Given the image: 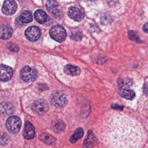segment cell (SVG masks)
I'll list each match as a JSON object with an SVG mask.
<instances>
[{"label":"cell","mask_w":148,"mask_h":148,"mask_svg":"<svg viewBox=\"0 0 148 148\" xmlns=\"http://www.w3.org/2000/svg\"><path fill=\"white\" fill-rule=\"evenodd\" d=\"M7 47L10 50H11L12 51H14V52H17L19 50L18 46H17L16 45L12 43H8L7 45Z\"/></svg>","instance_id":"obj_26"},{"label":"cell","mask_w":148,"mask_h":148,"mask_svg":"<svg viewBox=\"0 0 148 148\" xmlns=\"http://www.w3.org/2000/svg\"><path fill=\"white\" fill-rule=\"evenodd\" d=\"M82 33L80 29H74L71 35V38L76 40H79L82 39Z\"/></svg>","instance_id":"obj_23"},{"label":"cell","mask_w":148,"mask_h":148,"mask_svg":"<svg viewBox=\"0 0 148 148\" xmlns=\"http://www.w3.org/2000/svg\"><path fill=\"white\" fill-rule=\"evenodd\" d=\"M65 125L63 122H62L61 121H58L55 122L54 124H53V128L55 132H60L64 130V129L65 128Z\"/></svg>","instance_id":"obj_22"},{"label":"cell","mask_w":148,"mask_h":148,"mask_svg":"<svg viewBox=\"0 0 148 148\" xmlns=\"http://www.w3.org/2000/svg\"><path fill=\"white\" fill-rule=\"evenodd\" d=\"M47 9L51 13L53 16L57 18H61L62 16V13L59 9L58 3L55 0H47L46 3Z\"/></svg>","instance_id":"obj_8"},{"label":"cell","mask_w":148,"mask_h":148,"mask_svg":"<svg viewBox=\"0 0 148 148\" xmlns=\"http://www.w3.org/2000/svg\"><path fill=\"white\" fill-rule=\"evenodd\" d=\"M111 21V17L107 13L102 14L101 16V22L103 25H106Z\"/></svg>","instance_id":"obj_24"},{"label":"cell","mask_w":148,"mask_h":148,"mask_svg":"<svg viewBox=\"0 0 148 148\" xmlns=\"http://www.w3.org/2000/svg\"><path fill=\"white\" fill-rule=\"evenodd\" d=\"M18 18L21 23H28L32 21V16L29 12L25 10L21 13Z\"/></svg>","instance_id":"obj_20"},{"label":"cell","mask_w":148,"mask_h":148,"mask_svg":"<svg viewBox=\"0 0 148 148\" xmlns=\"http://www.w3.org/2000/svg\"><path fill=\"white\" fill-rule=\"evenodd\" d=\"M87 138L84 142V147H92L96 144V138L93 134V133L90 131L87 134Z\"/></svg>","instance_id":"obj_18"},{"label":"cell","mask_w":148,"mask_h":148,"mask_svg":"<svg viewBox=\"0 0 148 148\" xmlns=\"http://www.w3.org/2000/svg\"><path fill=\"white\" fill-rule=\"evenodd\" d=\"M1 80L6 82L9 80L13 76V71L12 68L4 64L1 65Z\"/></svg>","instance_id":"obj_12"},{"label":"cell","mask_w":148,"mask_h":148,"mask_svg":"<svg viewBox=\"0 0 148 148\" xmlns=\"http://www.w3.org/2000/svg\"><path fill=\"white\" fill-rule=\"evenodd\" d=\"M32 108L38 114L43 115L48 111L49 105L45 100L39 99L34 102L32 105Z\"/></svg>","instance_id":"obj_5"},{"label":"cell","mask_w":148,"mask_h":148,"mask_svg":"<svg viewBox=\"0 0 148 148\" xmlns=\"http://www.w3.org/2000/svg\"><path fill=\"white\" fill-rule=\"evenodd\" d=\"M13 34L12 28L7 24L1 25V38L2 39L7 40L9 39Z\"/></svg>","instance_id":"obj_14"},{"label":"cell","mask_w":148,"mask_h":148,"mask_svg":"<svg viewBox=\"0 0 148 148\" xmlns=\"http://www.w3.org/2000/svg\"><path fill=\"white\" fill-rule=\"evenodd\" d=\"M50 101L54 106L60 107L64 106L67 102L66 95L61 91H55L51 94Z\"/></svg>","instance_id":"obj_4"},{"label":"cell","mask_w":148,"mask_h":148,"mask_svg":"<svg viewBox=\"0 0 148 148\" xmlns=\"http://www.w3.org/2000/svg\"><path fill=\"white\" fill-rule=\"evenodd\" d=\"M63 72L69 77H78L81 75V69L77 66L66 64L63 67Z\"/></svg>","instance_id":"obj_9"},{"label":"cell","mask_w":148,"mask_h":148,"mask_svg":"<svg viewBox=\"0 0 148 148\" xmlns=\"http://www.w3.org/2000/svg\"><path fill=\"white\" fill-rule=\"evenodd\" d=\"M39 139L47 145H52L56 142V138L48 133H42L39 135Z\"/></svg>","instance_id":"obj_19"},{"label":"cell","mask_w":148,"mask_h":148,"mask_svg":"<svg viewBox=\"0 0 148 148\" xmlns=\"http://www.w3.org/2000/svg\"><path fill=\"white\" fill-rule=\"evenodd\" d=\"M50 35L52 39L58 42L64 41L66 37L65 29L60 25L53 26L50 30Z\"/></svg>","instance_id":"obj_2"},{"label":"cell","mask_w":148,"mask_h":148,"mask_svg":"<svg viewBox=\"0 0 148 148\" xmlns=\"http://www.w3.org/2000/svg\"><path fill=\"white\" fill-rule=\"evenodd\" d=\"M143 91L146 95H148V83L145 84L143 86Z\"/></svg>","instance_id":"obj_27"},{"label":"cell","mask_w":148,"mask_h":148,"mask_svg":"<svg viewBox=\"0 0 148 148\" xmlns=\"http://www.w3.org/2000/svg\"><path fill=\"white\" fill-rule=\"evenodd\" d=\"M101 137L107 146L113 147H140L145 138L141 125L121 113H113L106 120Z\"/></svg>","instance_id":"obj_1"},{"label":"cell","mask_w":148,"mask_h":148,"mask_svg":"<svg viewBox=\"0 0 148 148\" xmlns=\"http://www.w3.org/2000/svg\"><path fill=\"white\" fill-rule=\"evenodd\" d=\"M17 9V4L14 0H6L3 4L2 11L7 16L13 14Z\"/></svg>","instance_id":"obj_11"},{"label":"cell","mask_w":148,"mask_h":148,"mask_svg":"<svg viewBox=\"0 0 148 148\" xmlns=\"http://www.w3.org/2000/svg\"><path fill=\"white\" fill-rule=\"evenodd\" d=\"M143 31H144L145 32L148 33V22L144 24V25H143Z\"/></svg>","instance_id":"obj_28"},{"label":"cell","mask_w":148,"mask_h":148,"mask_svg":"<svg viewBox=\"0 0 148 148\" xmlns=\"http://www.w3.org/2000/svg\"><path fill=\"white\" fill-rule=\"evenodd\" d=\"M119 94L121 97L130 100L132 99L135 95V92L128 88H120Z\"/></svg>","instance_id":"obj_17"},{"label":"cell","mask_w":148,"mask_h":148,"mask_svg":"<svg viewBox=\"0 0 148 148\" xmlns=\"http://www.w3.org/2000/svg\"><path fill=\"white\" fill-rule=\"evenodd\" d=\"M6 127L10 132L12 134H16L21 128V121L17 116H10L6 121Z\"/></svg>","instance_id":"obj_3"},{"label":"cell","mask_w":148,"mask_h":148,"mask_svg":"<svg viewBox=\"0 0 148 148\" xmlns=\"http://www.w3.org/2000/svg\"><path fill=\"white\" fill-rule=\"evenodd\" d=\"M36 76V72L35 69L29 66H24L20 72V77L25 82L34 81Z\"/></svg>","instance_id":"obj_6"},{"label":"cell","mask_w":148,"mask_h":148,"mask_svg":"<svg viewBox=\"0 0 148 148\" xmlns=\"http://www.w3.org/2000/svg\"><path fill=\"white\" fill-rule=\"evenodd\" d=\"M13 105L8 102H2L1 103V112L3 114H9L14 111Z\"/></svg>","instance_id":"obj_15"},{"label":"cell","mask_w":148,"mask_h":148,"mask_svg":"<svg viewBox=\"0 0 148 148\" xmlns=\"http://www.w3.org/2000/svg\"><path fill=\"white\" fill-rule=\"evenodd\" d=\"M35 135V129L33 125L29 121H27L24 125L23 136L26 139H31Z\"/></svg>","instance_id":"obj_13"},{"label":"cell","mask_w":148,"mask_h":148,"mask_svg":"<svg viewBox=\"0 0 148 148\" xmlns=\"http://www.w3.org/2000/svg\"><path fill=\"white\" fill-rule=\"evenodd\" d=\"M25 35L29 40L34 42L39 39L41 35V31L38 27L31 26L25 30Z\"/></svg>","instance_id":"obj_10"},{"label":"cell","mask_w":148,"mask_h":148,"mask_svg":"<svg viewBox=\"0 0 148 148\" xmlns=\"http://www.w3.org/2000/svg\"><path fill=\"white\" fill-rule=\"evenodd\" d=\"M68 14L71 18L76 21H80L83 19L84 12L81 7L73 6L68 9Z\"/></svg>","instance_id":"obj_7"},{"label":"cell","mask_w":148,"mask_h":148,"mask_svg":"<svg viewBox=\"0 0 148 148\" xmlns=\"http://www.w3.org/2000/svg\"><path fill=\"white\" fill-rule=\"evenodd\" d=\"M84 134V131L82 128H79L76 130L73 134L71 136L70 138V142L71 143H75L76 142L78 139L82 138Z\"/></svg>","instance_id":"obj_21"},{"label":"cell","mask_w":148,"mask_h":148,"mask_svg":"<svg viewBox=\"0 0 148 148\" xmlns=\"http://www.w3.org/2000/svg\"><path fill=\"white\" fill-rule=\"evenodd\" d=\"M9 142V138L8 137V136L4 133H2L1 134V146H5L6 145H8Z\"/></svg>","instance_id":"obj_25"},{"label":"cell","mask_w":148,"mask_h":148,"mask_svg":"<svg viewBox=\"0 0 148 148\" xmlns=\"http://www.w3.org/2000/svg\"><path fill=\"white\" fill-rule=\"evenodd\" d=\"M34 16L36 20L38 23L41 24H43L46 22L48 17L46 13L44 10L41 9L37 10L34 13Z\"/></svg>","instance_id":"obj_16"}]
</instances>
